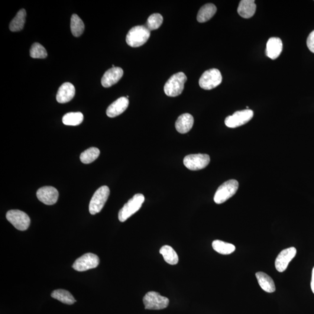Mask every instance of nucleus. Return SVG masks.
I'll use <instances>...</instances> for the list:
<instances>
[{"instance_id":"1","label":"nucleus","mask_w":314,"mask_h":314,"mask_svg":"<svg viewBox=\"0 0 314 314\" xmlns=\"http://www.w3.org/2000/svg\"><path fill=\"white\" fill-rule=\"evenodd\" d=\"M150 32L144 25L132 28L126 35V43L132 47L143 46L150 37Z\"/></svg>"},{"instance_id":"2","label":"nucleus","mask_w":314,"mask_h":314,"mask_svg":"<svg viewBox=\"0 0 314 314\" xmlns=\"http://www.w3.org/2000/svg\"><path fill=\"white\" fill-rule=\"evenodd\" d=\"M187 80L186 74L183 72H178L172 76L164 86V92L169 97H176L182 94L184 88V84Z\"/></svg>"},{"instance_id":"3","label":"nucleus","mask_w":314,"mask_h":314,"mask_svg":"<svg viewBox=\"0 0 314 314\" xmlns=\"http://www.w3.org/2000/svg\"><path fill=\"white\" fill-rule=\"evenodd\" d=\"M144 196L142 194H137L126 203L118 213L119 221L124 222L140 209L144 202Z\"/></svg>"},{"instance_id":"4","label":"nucleus","mask_w":314,"mask_h":314,"mask_svg":"<svg viewBox=\"0 0 314 314\" xmlns=\"http://www.w3.org/2000/svg\"><path fill=\"white\" fill-rule=\"evenodd\" d=\"M239 188V182L235 179L226 181L218 187L215 194L214 202L218 205L225 203L234 196Z\"/></svg>"},{"instance_id":"5","label":"nucleus","mask_w":314,"mask_h":314,"mask_svg":"<svg viewBox=\"0 0 314 314\" xmlns=\"http://www.w3.org/2000/svg\"><path fill=\"white\" fill-rule=\"evenodd\" d=\"M109 193V187L106 186L97 189L89 204V212L92 215H95L102 211L108 199Z\"/></svg>"},{"instance_id":"6","label":"nucleus","mask_w":314,"mask_h":314,"mask_svg":"<svg viewBox=\"0 0 314 314\" xmlns=\"http://www.w3.org/2000/svg\"><path fill=\"white\" fill-rule=\"evenodd\" d=\"M222 81V76L220 71L213 69L203 73L199 80V85L203 89L209 90L219 86Z\"/></svg>"},{"instance_id":"7","label":"nucleus","mask_w":314,"mask_h":314,"mask_svg":"<svg viewBox=\"0 0 314 314\" xmlns=\"http://www.w3.org/2000/svg\"><path fill=\"white\" fill-rule=\"evenodd\" d=\"M143 303L146 310H163L169 305L170 300L155 291H149L143 297Z\"/></svg>"},{"instance_id":"8","label":"nucleus","mask_w":314,"mask_h":314,"mask_svg":"<svg viewBox=\"0 0 314 314\" xmlns=\"http://www.w3.org/2000/svg\"><path fill=\"white\" fill-rule=\"evenodd\" d=\"M6 218L19 231H26L31 224V219L29 216L20 210H10L6 213Z\"/></svg>"},{"instance_id":"9","label":"nucleus","mask_w":314,"mask_h":314,"mask_svg":"<svg viewBox=\"0 0 314 314\" xmlns=\"http://www.w3.org/2000/svg\"><path fill=\"white\" fill-rule=\"evenodd\" d=\"M254 112L247 109L236 111L234 114L225 119V124L227 127L235 128L239 127L250 121L253 117Z\"/></svg>"},{"instance_id":"10","label":"nucleus","mask_w":314,"mask_h":314,"mask_svg":"<svg viewBox=\"0 0 314 314\" xmlns=\"http://www.w3.org/2000/svg\"><path fill=\"white\" fill-rule=\"evenodd\" d=\"M210 157L208 154H190L184 157L183 164L187 169L198 171L205 168L209 164Z\"/></svg>"},{"instance_id":"11","label":"nucleus","mask_w":314,"mask_h":314,"mask_svg":"<svg viewBox=\"0 0 314 314\" xmlns=\"http://www.w3.org/2000/svg\"><path fill=\"white\" fill-rule=\"evenodd\" d=\"M99 263V258L97 255L87 253L77 258L72 267L74 270L83 272L96 268Z\"/></svg>"},{"instance_id":"12","label":"nucleus","mask_w":314,"mask_h":314,"mask_svg":"<svg viewBox=\"0 0 314 314\" xmlns=\"http://www.w3.org/2000/svg\"><path fill=\"white\" fill-rule=\"evenodd\" d=\"M297 253L296 248L290 247L281 251L275 261V268L279 273L286 271L290 262L295 257Z\"/></svg>"},{"instance_id":"13","label":"nucleus","mask_w":314,"mask_h":314,"mask_svg":"<svg viewBox=\"0 0 314 314\" xmlns=\"http://www.w3.org/2000/svg\"><path fill=\"white\" fill-rule=\"evenodd\" d=\"M59 193L54 187L44 186L38 189L37 192V197L38 200L44 205L51 206L57 202Z\"/></svg>"},{"instance_id":"14","label":"nucleus","mask_w":314,"mask_h":314,"mask_svg":"<svg viewBox=\"0 0 314 314\" xmlns=\"http://www.w3.org/2000/svg\"><path fill=\"white\" fill-rule=\"evenodd\" d=\"M124 75V70L119 67H114L106 71L102 79V85L108 88L117 83Z\"/></svg>"},{"instance_id":"15","label":"nucleus","mask_w":314,"mask_h":314,"mask_svg":"<svg viewBox=\"0 0 314 314\" xmlns=\"http://www.w3.org/2000/svg\"><path fill=\"white\" fill-rule=\"evenodd\" d=\"M129 100L125 97L116 100L106 109V115L110 118H114L122 114L129 106Z\"/></svg>"},{"instance_id":"16","label":"nucleus","mask_w":314,"mask_h":314,"mask_svg":"<svg viewBox=\"0 0 314 314\" xmlns=\"http://www.w3.org/2000/svg\"><path fill=\"white\" fill-rule=\"evenodd\" d=\"M282 50L283 43L280 38L271 37L267 42L265 54L271 60H275L279 57Z\"/></svg>"},{"instance_id":"17","label":"nucleus","mask_w":314,"mask_h":314,"mask_svg":"<svg viewBox=\"0 0 314 314\" xmlns=\"http://www.w3.org/2000/svg\"><path fill=\"white\" fill-rule=\"evenodd\" d=\"M75 95V88L72 83L66 82L61 85L57 94V101L61 104L70 102Z\"/></svg>"},{"instance_id":"18","label":"nucleus","mask_w":314,"mask_h":314,"mask_svg":"<svg viewBox=\"0 0 314 314\" xmlns=\"http://www.w3.org/2000/svg\"><path fill=\"white\" fill-rule=\"evenodd\" d=\"M194 122V118L192 115L187 113L181 115L175 123L176 131L180 134H186L193 128Z\"/></svg>"},{"instance_id":"19","label":"nucleus","mask_w":314,"mask_h":314,"mask_svg":"<svg viewBox=\"0 0 314 314\" xmlns=\"http://www.w3.org/2000/svg\"><path fill=\"white\" fill-rule=\"evenodd\" d=\"M256 11V5L254 0H242L239 3L238 8V14L242 18H250Z\"/></svg>"},{"instance_id":"20","label":"nucleus","mask_w":314,"mask_h":314,"mask_svg":"<svg viewBox=\"0 0 314 314\" xmlns=\"http://www.w3.org/2000/svg\"><path fill=\"white\" fill-rule=\"evenodd\" d=\"M255 276L262 289L268 293H273L276 290L274 281L269 275L263 272H258Z\"/></svg>"},{"instance_id":"21","label":"nucleus","mask_w":314,"mask_h":314,"mask_svg":"<svg viewBox=\"0 0 314 314\" xmlns=\"http://www.w3.org/2000/svg\"><path fill=\"white\" fill-rule=\"evenodd\" d=\"M216 10L217 9H216V6L211 3L203 6L197 14V21L200 23H204V22L209 21L215 14Z\"/></svg>"},{"instance_id":"22","label":"nucleus","mask_w":314,"mask_h":314,"mask_svg":"<svg viewBox=\"0 0 314 314\" xmlns=\"http://www.w3.org/2000/svg\"><path fill=\"white\" fill-rule=\"evenodd\" d=\"M26 17H27V12L25 9H22L17 13L15 17L12 19L10 24H9V29L11 32H19L24 29Z\"/></svg>"},{"instance_id":"23","label":"nucleus","mask_w":314,"mask_h":314,"mask_svg":"<svg viewBox=\"0 0 314 314\" xmlns=\"http://www.w3.org/2000/svg\"><path fill=\"white\" fill-rule=\"evenodd\" d=\"M165 261L170 265H176L179 261V258L175 251L170 245H164L160 250Z\"/></svg>"},{"instance_id":"24","label":"nucleus","mask_w":314,"mask_h":314,"mask_svg":"<svg viewBox=\"0 0 314 314\" xmlns=\"http://www.w3.org/2000/svg\"><path fill=\"white\" fill-rule=\"evenodd\" d=\"M213 250L223 255L231 254L235 251V246L221 241L216 240L212 242Z\"/></svg>"},{"instance_id":"25","label":"nucleus","mask_w":314,"mask_h":314,"mask_svg":"<svg viewBox=\"0 0 314 314\" xmlns=\"http://www.w3.org/2000/svg\"><path fill=\"white\" fill-rule=\"evenodd\" d=\"M51 297L60 301L61 303L71 305L76 302L75 299L69 291L63 289L54 290L51 293Z\"/></svg>"},{"instance_id":"26","label":"nucleus","mask_w":314,"mask_h":314,"mask_svg":"<svg viewBox=\"0 0 314 314\" xmlns=\"http://www.w3.org/2000/svg\"><path fill=\"white\" fill-rule=\"evenodd\" d=\"M71 32L74 37H79L85 31V25L79 16L73 14L70 20Z\"/></svg>"},{"instance_id":"27","label":"nucleus","mask_w":314,"mask_h":314,"mask_svg":"<svg viewBox=\"0 0 314 314\" xmlns=\"http://www.w3.org/2000/svg\"><path fill=\"white\" fill-rule=\"evenodd\" d=\"M83 121V115L80 112L68 113L63 118V124L69 126L79 125Z\"/></svg>"},{"instance_id":"28","label":"nucleus","mask_w":314,"mask_h":314,"mask_svg":"<svg viewBox=\"0 0 314 314\" xmlns=\"http://www.w3.org/2000/svg\"><path fill=\"white\" fill-rule=\"evenodd\" d=\"M100 154V151L99 148L90 147L80 154V159L83 164H90L97 159Z\"/></svg>"},{"instance_id":"29","label":"nucleus","mask_w":314,"mask_h":314,"mask_svg":"<svg viewBox=\"0 0 314 314\" xmlns=\"http://www.w3.org/2000/svg\"><path fill=\"white\" fill-rule=\"evenodd\" d=\"M163 22V16L160 14H154L149 17L147 23L144 26L149 31H154L159 28Z\"/></svg>"},{"instance_id":"30","label":"nucleus","mask_w":314,"mask_h":314,"mask_svg":"<svg viewBox=\"0 0 314 314\" xmlns=\"http://www.w3.org/2000/svg\"><path fill=\"white\" fill-rule=\"evenodd\" d=\"M30 56L33 58L44 59L47 57V52L41 44L35 43L32 45L30 50Z\"/></svg>"},{"instance_id":"31","label":"nucleus","mask_w":314,"mask_h":314,"mask_svg":"<svg viewBox=\"0 0 314 314\" xmlns=\"http://www.w3.org/2000/svg\"><path fill=\"white\" fill-rule=\"evenodd\" d=\"M307 45L309 49L314 53V31L311 33L307 40Z\"/></svg>"},{"instance_id":"32","label":"nucleus","mask_w":314,"mask_h":314,"mask_svg":"<svg viewBox=\"0 0 314 314\" xmlns=\"http://www.w3.org/2000/svg\"><path fill=\"white\" fill-rule=\"evenodd\" d=\"M311 287H312V290L313 293L314 294V267L313 268L312 272V281H311Z\"/></svg>"}]
</instances>
